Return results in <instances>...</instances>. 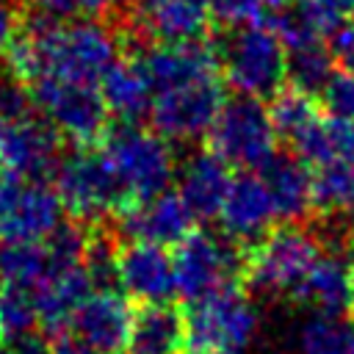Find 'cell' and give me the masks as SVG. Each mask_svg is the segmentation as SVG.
I'll list each match as a JSON object with an SVG mask.
<instances>
[{"label": "cell", "instance_id": "cell-21", "mask_svg": "<svg viewBox=\"0 0 354 354\" xmlns=\"http://www.w3.org/2000/svg\"><path fill=\"white\" fill-rule=\"evenodd\" d=\"M100 94L105 108L116 122L138 124V119L149 116L152 108V86L136 55H122L100 80Z\"/></svg>", "mask_w": 354, "mask_h": 354}, {"label": "cell", "instance_id": "cell-16", "mask_svg": "<svg viewBox=\"0 0 354 354\" xmlns=\"http://www.w3.org/2000/svg\"><path fill=\"white\" fill-rule=\"evenodd\" d=\"M257 171L271 194L277 218L285 224H304L313 218V169L299 155L274 152Z\"/></svg>", "mask_w": 354, "mask_h": 354}, {"label": "cell", "instance_id": "cell-35", "mask_svg": "<svg viewBox=\"0 0 354 354\" xmlns=\"http://www.w3.org/2000/svg\"><path fill=\"white\" fill-rule=\"evenodd\" d=\"M50 354H100L75 332H58L50 337Z\"/></svg>", "mask_w": 354, "mask_h": 354}, {"label": "cell", "instance_id": "cell-15", "mask_svg": "<svg viewBox=\"0 0 354 354\" xmlns=\"http://www.w3.org/2000/svg\"><path fill=\"white\" fill-rule=\"evenodd\" d=\"M133 310L122 290H94L72 315V332L100 354L127 348Z\"/></svg>", "mask_w": 354, "mask_h": 354}, {"label": "cell", "instance_id": "cell-37", "mask_svg": "<svg viewBox=\"0 0 354 354\" xmlns=\"http://www.w3.org/2000/svg\"><path fill=\"white\" fill-rule=\"evenodd\" d=\"M282 3H285V0H266V6H268V8H271V11H274V8H279V6H282Z\"/></svg>", "mask_w": 354, "mask_h": 354}, {"label": "cell", "instance_id": "cell-3", "mask_svg": "<svg viewBox=\"0 0 354 354\" xmlns=\"http://www.w3.org/2000/svg\"><path fill=\"white\" fill-rule=\"evenodd\" d=\"M97 147L105 152V158L116 169L133 202H144L163 194L174 180L171 141H166L152 127L116 122L105 130Z\"/></svg>", "mask_w": 354, "mask_h": 354}, {"label": "cell", "instance_id": "cell-10", "mask_svg": "<svg viewBox=\"0 0 354 354\" xmlns=\"http://www.w3.org/2000/svg\"><path fill=\"white\" fill-rule=\"evenodd\" d=\"M61 221L64 205L53 185L0 171V238L44 241Z\"/></svg>", "mask_w": 354, "mask_h": 354}, {"label": "cell", "instance_id": "cell-27", "mask_svg": "<svg viewBox=\"0 0 354 354\" xmlns=\"http://www.w3.org/2000/svg\"><path fill=\"white\" fill-rule=\"evenodd\" d=\"M299 354H354V324L340 315H313L299 329Z\"/></svg>", "mask_w": 354, "mask_h": 354}, {"label": "cell", "instance_id": "cell-20", "mask_svg": "<svg viewBox=\"0 0 354 354\" xmlns=\"http://www.w3.org/2000/svg\"><path fill=\"white\" fill-rule=\"evenodd\" d=\"M94 293L83 266L64 268V271H50V277L33 290L36 313H39V329L44 335H58L66 332L72 324V315L77 307Z\"/></svg>", "mask_w": 354, "mask_h": 354}, {"label": "cell", "instance_id": "cell-31", "mask_svg": "<svg viewBox=\"0 0 354 354\" xmlns=\"http://www.w3.org/2000/svg\"><path fill=\"white\" fill-rule=\"evenodd\" d=\"M296 3L304 11L307 22L321 36H326L329 30H335L337 25L351 19V14H354V0H296Z\"/></svg>", "mask_w": 354, "mask_h": 354}, {"label": "cell", "instance_id": "cell-23", "mask_svg": "<svg viewBox=\"0 0 354 354\" xmlns=\"http://www.w3.org/2000/svg\"><path fill=\"white\" fill-rule=\"evenodd\" d=\"M53 266L44 249V241H11L0 238V285L36 290Z\"/></svg>", "mask_w": 354, "mask_h": 354}, {"label": "cell", "instance_id": "cell-32", "mask_svg": "<svg viewBox=\"0 0 354 354\" xmlns=\"http://www.w3.org/2000/svg\"><path fill=\"white\" fill-rule=\"evenodd\" d=\"M324 111L329 116L354 122V75L351 72H335V77L329 80V86L321 94Z\"/></svg>", "mask_w": 354, "mask_h": 354}, {"label": "cell", "instance_id": "cell-6", "mask_svg": "<svg viewBox=\"0 0 354 354\" xmlns=\"http://www.w3.org/2000/svg\"><path fill=\"white\" fill-rule=\"evenodd\" d=\"M277 138L268 105L257 97L232 94L224 100L207 133V149H213L227 166L260 169L277 152Z\"/></svg>", "mask_w": 354, "mask_h": 354}, {"label": "cell", "instance_id": "cell-33", "mask_svg": "<svg viewBox=\"0 0 354 354\" xmlns=\"http://www.w3.org/2000/svg\"><path fill=\"white\" fill-rule=\"evenodd\" d=\"M335 64L340 72H351L354 75V19H346L343 25H337L335 30H329L324 36Z\"/></svg>", "mask_w": 354, "mask_h": 354}, {"label": "cell", "instance_id": "cell-29", "mask_svg": "<svg viewBox=\"0 0 354 354\" xmlns=\"http://www.w3.org/2000/svg\"><path fill=\"white\" fill-rule=\"evenodd\" d=\"M25 3H30L33 11L61 22H80V19L111 22L124 6L119 0H25Z\"/></svg>", "mask_w": 354, "mask_h": 354}, {"label": "cell", "instance_id": "cell-25", "mask_svg": "<svg viewBox=\"0 0 354 354\" xmlns=\"http://www.w3.org/2000/svg\"><path fill=\"white\" fill-rule=\"evenodd\" d=\"M268 113H271L277 136L285 138L288 144H296L321 119V108H318L315 97L293 88V86H285L279 94L271 97Z\"/></svg>", "mask_w": 354, "mask_h": 354}, {"label": "cell", "instance_id": "cell-5", "mask_svg": "<svg viewBox=\"0 0 354 354\" xmlns=\"http://www.w3.org/2000/svg\"><path fill=\"white\" fill-rule=\"evenodd\" d=\"M257 310L238 285L216 290L185 310L191 354H241L257 335Z\"/></svg>", "mask_w": 354, "mask_h": 354}, {"label": "cell", "instance_id": "cell-1", "mask_svg": "<svg viewBox=\"0 0 354 354\" xmlns=\"http://www.w3.org/2000/svg\"><path fill=\"white\" fill-rule=\"evenodd\" d=\"M221 77L235 94L271 100L288 83V53L282 39L266 25L221 28L210 33Z\"/></svg>", "mask_w": 354, "mask_h": 354}, {"label": "cell", "instance_id": "cell-11", "mask_svg": "<svg viewBox=\"0 0 354 354\" xmlns=\"http://www.w3.org/2000/svg\"><path fill=\"white\" fill-rule=\"evenodd\" d=\"M61 160V133L44 116L0 122V171L22 180H44Z\"/></svg>", "mask_w": 354, "mask_h": 354}, {"label": "cell", "instance_id": "cell-30", "mask_svg": "<svg viewBox=\"0 0 354 354\" xmlns=\"http://www.w3.org/2000/svg\"><path fill=\"white\" fill-rule=\"evenodd\" d=\"M210 14L221 28H243L266 22L271 8L266 0H210Z\"/></svg>", "mask_w": 354, "mask_h": 354}, {"label": "cell", "instance_id": "cell-36", "mask_svg": "<svg viewBox=\"0 0 354 354\" xmlns=\"http://www.w3.org/2000/svg\"><path fill=\"white\" fill-rule=\"evenodd\" d=\"M348 313H351V324H354V266H351V293H348Z\"/></svg>", "mask_w": 354, "mask_h": 354}, {"label": "cell", "instance_id": "cell-26", "mask_svg": "<svg viewBox=\"0 0 354 354\" xmlns=\"http://www.w3.org/2000/svg\"><path fill=\"white\" fill-rule=\"evenodd\" d=\"M119 238L116 230L105 224H91L86 252H83V271L94 290H119Z\"/></svg>", "mask_w": 354, "mask_h": 354}, {"label": "cell", "instance_id": "cell-7", "mask_svg": "<svg viewBox=\"0 0 354 354\" xmlns=\"http://www.w3.org/2000/svg\"><path fill=\"white\" fill-rule=\"evenodd\" d=\"M246 249L224 235L194 230L174 252L177 293L191 304L243 282Z\"/></svg>", "mask_w": 354, "mask_h": 354}, {"label": "cell", "instance_id": "cell-12", "mask_svg": "<svg viewBox=\"0 0 354 354\" xmlns=\"http://www.w3.org/2000/svg\"><path fill=\"white\" fill-rule=\"evenodd\" d=\"M116 221H119L116 232H122L124 238L166 249V246H180L194 232L196 216L177 191H163L152 199L127 205L116 216Z\"/></svg>", "mask_w": 354, "mask_h": 354}, {"label": "cell", "instance_id": "cell-14", "mask_svg": "<svg viewBox=\"0 0 354 354\" xmlns=\"http://www.w3.org/2000/svg\"><path fill=\"white\" fill-rule=\"evenodd\" d=\"M119 290L141 304H160L177 293L174 257L155 243L127 241L119 249Z\"/></svg>", "mask_w": 354, "mask_h": 354}, {"label": "cell", "instance_id": "cell-34", "mask_svg": "<svg viewBox=\"0 0 354 354\" xmlns=\"http://www.w3.org/2000/svg\"><path fill=\"white\" fill-rule=\"evenodd\" d=\"M25 14H28L25 0H0V58H6L8 47L14 44Z\"/></svg>", "mask_w": 354, "mask_h": 354}, {"label": "cell", "instance_id": "cell-8", "mask_svg": "<svg viewBox=\"0 0 354 354\" xmlns=\"http://www.w3.org/2000/svg\"><path fill=\"white\" fill-rule=\"evenodd\" d=\"M36 111L75 147H94L102 141L108 124V108L94 83L41 77L30 83Z\"/></svg>", "mask_w": 354, "mask_h": 354}, {"label": "cell", "instance_id": "cell-17", "mask_svg": "<svg viewBox=\"0 0 354 354\" xmlns=\"http://www.w3.org/2000/svg\"><path fill=\"white\" fill-rule=\"evenodd\" d=\"M232 166H227L213 149H194L177 174V194L196 218H218V210L232 185Z\"/></svg>", "mask_w": 354, "mask_h": 354}, {"label": "cell", "instance_id": "cell-18", "mask_svg": "<svg viewBox=\"0 0 354 354\" xmlns=\"http://www.w3.org/2000/svg\"><path fill=\"white\" fill-rule=\"evenodd\" d=\"M351 266L354 263H348L346 252L324 249L290 299L304 304L315 315H343L348 310Z\"/></svg>", "mask_w": 354, "mask_h": 354}, {"label": "cell", "instance_id": "cell-13", "mask_svg": "<svg viewBox=\"0 0 354 354\" xmlns=\"http://www.w3.org/2000/svg\"><path fill=\"white\" fill-rule=\"evenodd\" d=\"M274 218H277V210H274V202H271V194L263 177L260 174L235 177L218 210L221 235L243 249H252L271 232Z\"/></svg>", "mask_w": 354, "mask_h": 354}, {"label": "cell", "instance_id": "cell-19", "mask_svg": "<svg viewBox=\"0 0 354 354\" xmlns=\"http://www.w3.org/2000/svg\"><path fill=\"white\" fill-rule=\"evenodd\" d=\"M188 348L185 310L171 301L141 304L133 313L127 354H183Z\"/></svg>", "mask_w": 354, "mask_h": 354}, {"label": "cell", "instance_id": "cell-2", "mask_svg": "<svg viewBox=\"0 0 354 354\" xmlns=\"http://www.w3.org/2000/svg\"><path fill=\"white\" fill-rule=\"evenodd\" d=\"M53 188L64 205V213L80 224H105L133 205L116 169L100 147H75L61 155L53 171Z\"/></svg>", "mask_w": 354, "mask_h": 354}, {"label": "cell", "instance_id": "cell-38", "mask_svg": "<svg viewBox=\"0 0 354 354\" xmlns=\"http://www.w3.org/2000/svg\"><path fill=\"white\" fill-rule=\"evenodd\" d=\"M346 158H348V160H351V163H354V152H351V155H346Z\"/></svg>", "mask_w": 354, "mask_h": 354}, {"label": "cell", "instance_id": "cell-22", "mask_svg": "<svg viewBox=\"0 0 354 354\" xmlns=\"http://www.w3.org/2000/svg\"><path fill=\"white\" fill-rule=\"evenodd\" d=\"M313 202L326 218L354 216V163L335 158L313 169Z\"/></svg>", "mask_w": 354, "mask_h": 354}, {"label": "cell", "instance_id": "cell-9", "mask_svg": "<svg viewBox=\"0 0 354 354\" xmlns=\"http://www.w3.org/2000/svg\"><path fill=\"white\" fill-rule=\"evenodd\" d=\"M224 77L210 75L188 80L152 94L149 124L166 141H196L207 138L221 105H224Z\"/></svg>", "mask_w": 354, "mask_h": 354}, {"label": "cell", "instance_id": "cell-28", "mask_svg": "<svg viewBox=\"0 0 354 354\" xmlns=\"http://www.w3.org/2000/svg\"><path fill=\"white\" fill-rule=\"evenodd\" d=\"M39 329V313L33 301V290L0 285V337L3 343H14Z\"/></svg>", "mask_w": 354, "mask_h": 354}, {"label": "cell", "instance_id": "cell-4", "mask_svg": "<svg viewBox=\"0 0 354 354\" xmlns=\"http://www.w3.org/2000/svg\"><path fill=\"white\" fill-rule=\"evenodd\" d=\"M321 252V238L304 224H285L271 230L260 243L246 249L243 285L260 296H293Z\"/></svg>", "mask_w": 354, "mask_h": 354}, {"label": "cell", "instance_id": "cell-24", "mask_svg": "<svg viewBox=\"0 0 354 354\" xmlns=\"http://www.w3.org/2000/svg\"><path fill=\"white\" fill-rule=\"evenodd\" d=\"M285 53H288V83L285 86H293L318 100L337 72V64H335L326 41L313 39V41L288 47Z\"/></svg>", "mask_w": 354, "mask_h": 354}]
</instances>
